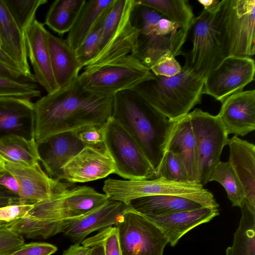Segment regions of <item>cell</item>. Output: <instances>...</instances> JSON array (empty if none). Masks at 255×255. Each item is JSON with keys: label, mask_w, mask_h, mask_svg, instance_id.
I'll return each mask as SVG.
<instances>
[{"label": "cell", "mask_w": 255, "mask_h": 255, "mask_svg": "<svg viewBox=\"0 0 255 255\" xmlns=\"http://www.w3.org/2000/svg\"><path fill=\"white\" fill-rule=\"evenodd\" d=\"M113 98L85 89L77 79L34 103L37 144L56 134L105 126L112 118Z\"/></svg>", "instance_id": "6da1fadb"}, {"label": "cell", "mask_w": 255, "mask_h": 255, "mask_svg": "<svg viewBox=\"0 0 255 255\" xmlns=\"http://www.w3.org/2000/svg\"><path fill=\"white\" fill-rule=\"evenodd\" d=\"M108 196L94 188L72 185L50 199L33 204L23 218L12 221V229L28 239H47L62 233L69 221L80 218L99 208Z\"/></svg>", "instance_id": "7a4b0ae2"}, {"label": "cell", "mask_w": 255, "mask_h": 255, "mask_svg": "<svg viewBox=\"0 0 255 255\" xmlns=\"http://www.w3.org/2000/svg\"><path fill=\"white\" fill-rule=\"evenodd\" d=\"M112 117L131 135L155 168L161 158L171 121L133 90L114 96Z\"/></svg>", "instance_id": "3957f363"}, {"label": "cell", "mask_w": 255, "mask_h": 255, "mask_svg": "<svg viewBox=\"0 0 255 255\" xmlns=\"http://www.w3.org/2000/svg\"><path fill=\"white\" fill-rule=\"evenodd\" d=\"M205 79L185 61L178 74L170 77L154 75L133 90L158 112L174 121L201 103Z\"/></svg>", "instance_id": "277c9868"}, {"label": "cell", "mask_w": 255, "mask_h": 255, "mask_svg": "<svg viewBox=\"0 0 255 255\" xmlns=\"http://www.w3.org/2000/svg\"><path fill=\"white\" fill-rule=\"evenodd\" d=\"M199 182L168 180L164 178L143 180L108 178L103 190L109 200L129 205L133 200L152 195H174L198 202L205 207H219L214 195Z\"/></svg>", "instance_id": "5b68a950"}, {"label": "cell", "mask_w": 255, "mask_h": 255, "mask_svg": "<svg viewBox=\"0 0 255 255\" xmlns=\"http://www.w3.org/2000/svg\"><path fill=\"white\" fill-rule=\"evenodd\" d=\"M154 78L150 70L130 54L105 63L87 66L77 80L88 91L113 97L119 92L133 90Z\"/></svg>", "instance_id": "8992f818"}, {"label": "cell", "mask_w": 255, "mask_h": 255, "mask_svg": "<svg viewBox=\"0 0 255 255\" xmlns=\"http://www.w3.org/2000/svg\"><path fill=\"white\" fill-rule=\"evenodd\" d=\"M217 23L226 57L255 55V0H221Z\"/></svg>", "instance_id": "52a82bcc"}, {"label": "cell", "mask_w": 255, "mask_h": 255, "mask_svg": "<svg viewBox=\"0 0 255 255\" xmlns=\"http://www.w3.org/2000/svg\"><path fill=\"white\" fill-rule=\"evenodd\" d=\"M104 143L114 161L115 174L127 180L154 178L155 168L131 135L112 117L105 126Z\"/></svg>", "instance_id": "ba28073f"}, {"label": "cell", "mask_w": 255, "mask_h": 255, "mask_svg": "<svg viewBox=\"0 0 255 255\" xmlns=\"http://www.w3.org/2000/svg\"><path fill=\"white\" fill-rule=\"evenodd\" d=\"M220 4L221 0L215 7L203 9L194 18L191 27L193 47L189 52L183 54L191 67L205 78L226 57L217 28V18Z\"/></svg>", "instance_id": "9c48e42d"}, {"label": "cell", "mask_w": 255, "mask_h": 255, "mask_svg": "<svg viewBox=\"0 0 255 255\" xmlns=\"http://www.w3.org/2000/svg\"><path fill=\"white\" fill-rule=\"evenodd\" d=\"M197 151L198 181L203 186L210 173L220 161L223 148L228 144V133L218 116L196 109L188 113Z\"/></svg>", "instance_id": "30bf717a"}, {"label": "cell", "mask_w": 255, "mask_h": 255, "mask_svg": "<svg viewBox=\"0 0 255 255\" xmlns=\"http://www.w3.org/2000/svg\"><path fill=\"white\" fill-rule=\"evenodd\" d=\"M117 228L123 255H163L168 240L152 222L132 209Z\"/></svg>", "instance_id": "8fae6325"}, {"label": "cell", "mask_w": 255, "mask_h": 255, "mask_svg": "<svg viewBox=\"0 0 255 255\" xmlns=\"http://www.w3.org/2000/svg\"><path fill=\"white\" fill-rule=\"evenodd\" d=\"M255 72V63L251 57H227L205 79L203 94L222 103L253 81Z\"/></svg>", "instance_id": "7c38bea8"}, {"label": "cell", "mask_w": 255, "mask_h": 255, "mask_svg": "<svg viewBox=\"0 0 255 255\" xmlns=\"http://www.w3.org/2000/svg\"><path fill=\"white\" fill-rule=\"evenodd\" d=\"M3 162L4 170L15 179L20 202L35 204L50 199L73 185L50 178L39 163L32 166H22Z\"/></svg>", "instance_id": "4fadbf2b"}, {"label": "cell", "mask_w": 255, "mask_h": 255, "mask_svg": "<svg viewBox=\"0 0 255 255\" xmlns=\"http://www.w3.org/2000/svg\"><path fill=\"white\" fill-rule=\"evenodd\" d=\"M115 173L113 160L104 143L85 146L63 168L61 180L85 183L104 178Z\"/></svg>", "instance_id": "5bb4252c"}, {"label": "cell", "mask_w": 255, "mask_h": 255, "mask_svg": "<svg viewBox=\"0 0 255 255\" xmlns=\"http://www.w3.org/2000/svg\"><path fill=\"white\" fill-rule=\"evenodd\" d=\"M158 21L142 24L136 29L138 33L134 56L149 69L164 55H183L182 48L189 32L183 29L169 35L157 34L154 26Z\"/></svg>", "instance_id": "9a60e30c"}, {"label": "cell", "mask_w": 255, "mask_h": 255, "mask_svg": "<svg viewBox=\"0 0 255 255\" xmlns=\"http://www.w3.org/2000/svg\"><path fill=\"white\" fill-rule=\"evenodd\" d=\"M85 147L76 130L59 133L37 144L39 161L50 178L60 181L64 166Z\"/></svg>", "instance_id": "2e32d148"}, {"label": "cell", "mask_w": 255, "mask_h": 255, "mask_svg": "<svg viewBox=\"0 0 255 255\" xmlns=\"http://www.w3.org/2000/svg\"><path fill=\"white\" fill-rule=\"evenodd\" d=\"M227 133L245 136L255 130V90L242 91L227 98L217 115Z\"/></svg>", "instance_id": "e0dca14e"}, {"label": "cell", "mask_w": 255, "mask_h": 255, "mask_svg": "<svg viewBox=\"0 0 255 255\" xmlns=\"http://www.w3.org/2000/svg\"><path fill=\"white\" fill-rule=\"evenodd\" d=\"M131 209L129 205L109 200L99 208L73 220L64 228L63 233L74 244L80 245L91 233L115 226Z\"/></svg>", "instance_id": "ac0fdd59"}, {"label": "cell", "mask_w": 255, "mask_h": 255, "mask_svg": "<svg viewBox=\"0 0 255 255\" xmlns=\"http://www.w3.org/2000/svg\"><path fill=\"white\" fill-rule=\"evenodd\" d=\"M47 31L44 24L35 19L25 31V38L27 57L33 67L36 82L49 94L59 88L52 70Z\"/></svg>", "instance_id": "d6986e66"}, {"label": "cell", "mask_w": 255, "mask_h": 255, "mask_svg": "<svg viewBox=\"0 0 255 255\" xmlns=\"http://www.w3.org/2000/svg\"><path fill=\"white\" fill-rule=\"evenodd\" d=\"M34 103L30 100L0 97V138L10 135L34 138Z\"/></svg>", "instance_id": "ffe728a7"}, {"label": "cell", "mask_w": 255, "mask_h": 255, "mask_svg": "<svg viewBox=\"0 0 255 255\" xmlns=\"http://www.w3.org/2000/svg\"><path fill=\"white\" fill-rule=\"evenodd\" d=\"M219 215L218 207H202L162 216H142L155 224L165 236L170 245L174 247L186 233Z\"/></svg>", "instance_id": "44dd1931"}, {"label": "cell", "mask_w": 255, "mask_h": 255, "mask_svg": "<svg viewBox=\"0 0 255 255\" xmlns=\"http://www.w3.org/2000/svg\"><path fill=\"white\" fill-rule=\"evenodd\" d=\"M164 150L177 155L186 169L189 180L198 182L196 142L188 114L171 121Z\"/></svg>", "instance_id": "7402d4cb"}, {"label": "cell", "mask_w": 255, "mask_h": 255, "mask_svg": "<svg viewBox=\"0 0 255 255\" xmlns=\"http://www.w3.org/2000/svg\"><path fill=\"white\" fill-rule=\"evenodd\" d=\"M229 162L243 186L245 200L255 206V145L237 135L228 140Z\"/></svg>", "instance_id": "603a6c76"}, {"label": "cell", "mask_w": 255, "mask_h": 255, "mask_svg": "<svg viewBox=\"0 0 255 255\" xmlns=\"http://www.w3.org/2000/svg\"><path fill=\"white\" fill-rule=\"evenodd\" d=\"M46 40L55 82L59 89L64 88L77 79L83 67L66 40L47 31Z\"/></svg>", "instance_id": "cb8c5ba5"}, {"label": "cell", "mask_w": 255, "mask_h": 255, "mask_svg": "<svg viewBox=\"0 0 255 255\" xmlns=\"http://www.w3.org/2000/svg\"><path fill=\"white\" fill-rule=\"evenodd\" d=\"M0 47L24 73L34 76L28 62L25 34L13 19L4 0H0Z\"/></svg>", "instance_id": "d4e9b609"}, {"label": "cell", "mask_w": 255, "mask_h": 255, "mask_svg": "<svg viewBox=\"0 0 255 255\" xmlns=\"http://www.w3.org/2000/svg\"><path fill=\"white\" fill-rule=\"evenodd\" d=\"M131 209L145 216H162L198 209L204 206L200 203L183 197L174 195H152L132 200Z\"/></svg>", "instance_id": "484cf974"}, {"label": "cell", "mask_w": 255, "mask_h": 255, "mask_svg": "<svg viewBox=\"0 0 255 255\" xmlns=\"http://www.w3.org/2000/svg\"><path fill=\"white\" fill-rule=\"evenodd\" d=\"M129 16L130 14L123 21L88 66L101 64L128 55H134L138 31L130 23Z\"/></svg>", "instance_id": "4316f807"}, {"label": "cell", "mask_w": 255, "mask_h": 255, "mask_svg": "<svg viewBox=\"0 0 255 255\" xmlns=\"http://www.w3.org/2000/svg\"><path fill=\"white\" fill-rule=\"evenodd\" d=\"M114 0H86L68 33L66 41L74 51L101 18Z\"/></svg>", "instance_id": "83f0119b"}, {"label": "cell", "mask_w": 255, "mask_h": 255, "mask_svg": "<svg viewBox=\"0 0 255 255\" xmlns=\"http://www.w3.org/2000/svg\"><path fill=\"white\" fill-rule=\"evenodd\" d=\"M0 159L5 162L32 166L39 162L37 144L34 138L10 135L0 138Z\"/></svg>", "instance_id": "f1b7e54d"}, {"label": "cell", "mask_w": 255, "mask_h": 255, "mask_svg": "<svg viewBox=\"0 0 255 255\" xmlns=\"http://www.w3.org/2000/svg\"><path fill=\"white\" fill-rule=\"evenodd\" d=\"M240 208L242 217L239 225L226 255H255V206L244 199Z\"/></svg>", "instance_id": "f546056e"}, {"label": "cell", "mask_w": 255, "mask_h": 255, "mask_svg": "<svg viewBox=\"0 0 255 255\" xmlns=\"http://www.w3.org/2000/svg\"><path fill=\"white\" fill-rule=\"evenodd\" d=\"M139 4L152 8L163 16L190 31L194 19L192 8L186 0H135Z\"/></svg>", "instance_id": "4dcf8cb0"}, {"label": "cell", "mask_w": 255, "mask_h": 255, "mask_svg": "<svg viewBox=\"0 0 255 255\" xmlns=\"http://www.w3.org/2000/svg\"><path fill=\"white\" fill-rule=\"evenodd\" d=\"M208 181H216L221 184L232 206L240 207L245 199V193L240 180L229 161L218 162L211 171Z\"/></svg>", "instance_id": "1f68e13d"}, {"label": "cell", "mask_w": 255, "mask_h": 255, "mask_svg": "<svg viewBox=\"0 0 255 255\" xmlns=\"http://www.w3.org/2000/svg\"><path fill=\"white\" fill-rule=\"evenodd\" d=\"M134 4V0H114L103 18L99 52L129 15Z\"/></svg>", "instance_id": "d6a6232c"}, {"label": "cell", "mask_w": 255, "mask_h": 255, "mask_svg": "<svg viewBox=\"0 0 255 255\" xmlns=\"http://www.w3.org/2000/svg\"><path fill=\"white\" fill-rule=\"evenodd\" d=\"M13 19L24 33L35 19L38 7L47 0H4Z\"/></svg>", "instance_id": "836d02e7"}, {"label": "cell", "mask_w": 255, "mask_h": 255, "mask_svg": "<svg viewBox=\"0 0 255 255\" xmlns=\"http://www.w3.org/2000/svg\"><path fill=\"white\" fill-rule=\"evenodd\" d=\"M158 178L176 182L190 181L186 169L179 157L169 150L163 151L159 163L155 168L154 178Z\"/></svg>", "instance_id": "e575fe53"}, {"label": "cell", "mask_w": 255, "mask_h": 255, "mask_svg": "<svg viewBox=\"0 0 255 255\" xmlns=\"http://www.w3.org/2000/svg\"><path fill=\"white\" fill-rule=\"evenodd\" d=\"M74 14L65 8L59 0L51 5L46 16L45 23L51 30L59 35L69 31L77 17Z\"/></svg>", "instance_id": "d590c367"}, {"label": "cell", "mask_w": 255, "mask_h": 255, "mask_svg": "<svg viewBox=\"0 0 255 255\" xmlns=\"http://www.w3.org/2000/svg\"><path fill=\"white\" fill-rule=\"evenodd\" d=\"M105 13L75 50L76 57L83 68L88 66L99 52L102 23Z\"/></svg>", "instance_id": "8d00e7d4"}, {"label": "cell", "mask_w": 255, "mask_h": 255, "mask_svg": "<svg viewBox=\"0 0 255 255\" xmlns=\"http://www.w3.org/2000/svg\"><path fill=\"white\" fill-rule=\"evenodd\" d=\"M40 96V91L35 83L18 81L0 75V97L30 100Z\"/></svg>", "instance_id": "74e56055"}, {"label": "cell", "mask_w": 255, "mask_h": 255, "mask_svg": "<svg viewBox=\"0 0 255 255\" xmlns=\"http://www.w3.org/2000/svg\"><path fill=\"white\" fill-rule=\"evenodd\" d=\"M81 244L87 247L94 244H100L103 247L105 255H123L118 230L115 226L102 230L97 235L85 239Z\"/></svg>", "instance_id": "f35d334b"}, {"label": "cell", "mask_w": 255, "mask_h": 255, "mask_svg": "<svg viewBox=\"0 0 255 255\" xmlns=\"http://www.w3.org/2000/svg\"><path fill=\"white\" fill-rule=\"evenodd\" d=\"M6 224L0 226V255H8L24 244L23 237L11 231Z\"/></svg>", "instance_id": "ab89813d"}, {"label": "cell", "mask_w": 255, "mask_h": 255, "mask_svg": "<svg viewBox=\"0 0 255 255\" xmlns=\"http://www.w3.org/2000/svg\"><path fill=\"white\" fill-rule=\"evenodd\" d=\"M182 67L175 57L171 55H164L151 67L150 71L155 76L170 77L178 74Z\"/></svg>", "instance_id": "60d3db41"}, {"label": "cell", "mask_w": 255, "mask_h": 255, "mask_svg": "<svg viewBox=\"0 0 255 255\" xmlns=\"http://www.w3.org/2000/svg\"><path fill=\"white\" fill-rule=\"evenodd\" d=\"M105 126H87L76 131L85 146H98L104 143Z\"/></svg>", "instance_id": "b9f144b4"}, {"label": "cell", "mask_w": 255, "mask_h": 255, "mask_svg": "<svg viewBox=\"0 0 255 255\" xmlns=\"http://www.w3.org/2000/svg\"><path fill=\"white\" fill-rule=\"evenodd\" d=\"M57 251L53 245L46 243L34 242L24 244L8 255H51Z\"/></svg>", "instance_id": "7bdbcfd3"}, {"label": "cell", "mask_w": 255, "mask_h": 255, "mask_svg": "<svg viewBox=\"0 0 255 255\" xmlns=\"http://www.w3.org/2000/svg\"><path fill=\"white\" fill-rule=\"evenodd\" d=\"M33 204L19 203L0 207V220L9 223L25 216Z\"/></svg>", "instance_id": "ee69618b"}, {"label": "cell", "mask_w": 255, "mask_h": 255, "mask_svg": "<svg viewBox=\"0 0 255 255\" xmlns=\"http://www.w3.org/2000/svg\"><path fill=\"white\" fill-rule=\"evenodd\" d=\"M0 75L23 82L31 83L36 82L34 76H29L24 73L16 71L1 63H0Z\"/></svg>", "instance_id": "f6af8a7d"}, {"label": "cell", "mask_w": 255, "mask_h": 255, "mask_svg": "<svg viewBox=\"0 0 255 255\" xmlns=\"http://www.w3.org/2000/svg\"><path fill=\"white\" fill-rule=\"evenodd\" d=\"M22 203L19 196L0 184V207Z\"/></svg>", "instance_id": "bcb514c9"}, {"label": "cell", "mask_w": 255, "mask_h": 255, "mask_svg": "<svg viewBox=\"0 0 255 255\" xmlns=\"http://www.w3.org/2000/svg\"><path fill=\"white\" fill-rule=\"evenodd\" d=\"M0 184L10 191L17 195L18 194V187L17 182L15 178L6 171L0 175Z\"/></svg>", "instance_id": "7dc6e473"}, {"label": "cell", "mask_w": 255, "mask_h": 255, "mask_svg": "<svg viewBox=\"0 0 255 255\" xmlns=\"http://www.w3.org/2000/svg\"><path fill=\"white\" fill-rule=\"evenodd\" d=\"M61 5L68 11L78 14L85 3L86 0H59Z\"/></svg>", "instance_id": "c3c4849f"}, {"label": "cell", "mask_w": 255, "mask_h": 255, "mask_svg": "<svg viewBox=\"0 0 255 255\" xmlns=\"http://www.w3.org/2000/svg\"><path fill=\"white\" fill-rule=\"evenodd\" d=\"M0 63L13 69L16 71L24 73L20 69L18 65L11 59L0 47ZM25 74V73H24ZM33 77V76H31Z\"/></svg>", "instance_id": "681fc988"}, {"label": "cell", "mask_w": 255, "mask_h": 255, "mask_svg": "<svg viewBox=\"0 0 255 255\" xmlns=\"http://www.w3.org/2000/svg\"><path fill=\"white\" fill-rule=\"evenodd\" d=\"M90 248L74 244L65 251V255H87Z\"/></svg>", "instance_id": "f907efd6"}, {"label": "cell", "mask_w": 255, "mask_h": 255, "mask_svg": "<svg viewBox=\"0 0 255 255\" xmlns=\"http://www.w3.org/2000/svg\"><path fill=\"white\" fill-rule=\"evenodd\" d=\"M90 248L89 255H105L103 246L100 244H94L89 246Z\"/></svg>", "instance_id": "816d5d0a"}, {"label": "cell", "mask_w": 255, "mask_h": 255, "mask_svg": "<svg viewBox=\"0 0 255 255\" xmlns=\"http://www.w3.org/2000/svg\"><path fill=\"white\" fill-rule=\"evenodd\" d=\"M203 6V9L208 10L217 6L220 2L218 0H198Z\"/></svg>", "instance_id": "f5cc1de1"}, {"label": "cell", "mask_w": 255, "mask_h": 255, "mask_svg": "<svg viewBox=\"0 0 255 255\" xmlns=\"http://www.w3.org/2000/svg\"><path fill=\"white\" fill-rule=\"evenodd\" d=\"M5 170L3 168V164L2 161L0 159V175L3 174Z\"/></svg>", "instance_id": "db71d44e"}, {"label": "cell", "mask_w": 255, "mask_h": 255, "mask_svg": "<svg viewBox=\"0 0 255 255\" xmlns=\"http://www.w3.org/2000/svg\"><path fill=\"white\" fill-rule=\"evenodd\" d=\"M66 253H65V251H64L62 254V255H65Z\"/></svg>", "instance_id": "11a10c76"}, {"label": "cell", "mask_w": 255, "mask_h": 255, "mask_svg": "<svg viewBox=\"0 0 255 255\" xmlns=\"http://www.w3.org/2000/svg\"><path fill=\"white\" fill-rule=\"evenodd\" d=\"M89 253H88V255H89Z\"/></svg>", "instance_id": "9f6ffc18"}]
</instances>
